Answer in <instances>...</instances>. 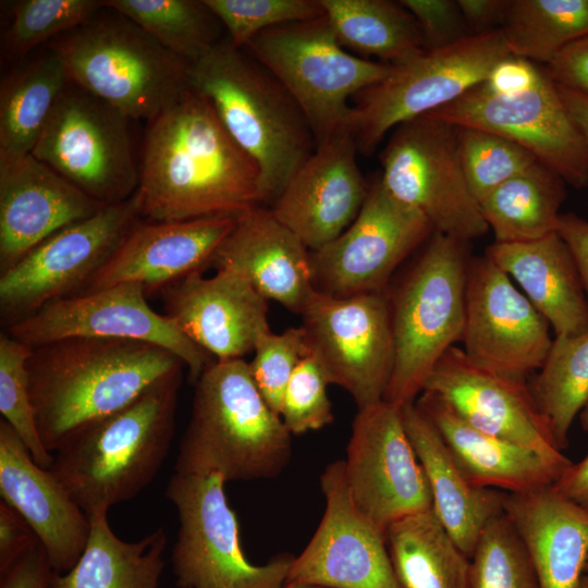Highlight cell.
<instances>
[{
	"label": "cell",
	"instance_id": "1",
	"mask_svg": "<svg viewBox=\"0 0 588 588\" xmlns=\"http://www.w3.org/2000/svg\"><path fill=\"white\" fill-rule=\"evenodd\" d=\"M136 195L148 221L238 217L260 206V172L208 100L188 88L148 122Z\"/></svg>",
	"mask_w": 588,
	"mask_h": 588
},
{
	"label": "cell",
	"instance_id": "2",
	"mask_svg": "<svg viewBox=\"0 0 588 588\" xmlns=\"http://www.w3.org/2000/svg\"><path fill=\"white\" fill-rule=\"evenodd\" d=\"M26 365L37 429L51 454L79 429L185 369L159 345L90 336L34 347Z\"/></svg>",
	"mask_w": 588,
	"mask_h": 588
},
{
	"label": "cell",
	"instance_id": "3",
	"mask_svg": "<svg viewBox=\"0 0 588 588\" xmlns=\"http://www.w3.org/2000/svg\"><path fill=\"white\" fill-rule=\"evenodd\" d=\"M188 85L256 162L260 206L270 208L316 148L305 113L268 69L229 38L189 63Z\"/></svg>",
	"mask_w": 588,
	"mask_h": 588
},
{
	"label": "cell",
	"instance_id": "4",
	"mask_svg": "<svg viewBox=\"0 0 588 588\" xmlns=\"http://www.w3.org/2000/svg\"><path fill=\"white\" fill-rule=\"evenodd\" d=\"M182 377L162 379L54 452L49 470L87 515L135 498L154 480L173 440Z\"/></svg>",
	"mask_w": 588,
	"mask_h": 588
},
{
	"label": "cell",
	"instance_id": "5",
	"mask_svg": "<svg viewBox=\"0 0 588 588\" xmlns=\"http://www.w3.org/2000/svg\"><path fill=\"white\" fill-rule=\"evenodd\" d=\"M192 412L175 473L224 481L278 477L292 457V434L259 393L244 358L215 360L194 383Z\"/></svg>",
	"mask_w": 588,
	"mask_h": 588
},
{
	"label": "cell",
	"instance_id": "6",
	"mask_svg": "<svg viewBox=\"0 0 588 588\" xmlns=\"http://www.w3.org/2000/svg\"><path fill=\"white\" fill-rule=\"evenodd\" d=\"M470 244L434 231L389 284L395 362L384 401L414 403L438 362L461 342Z\"/></svg>",
	"mask_w": 588,
	"mask_h": 588
},
{
	"label": "cell",
	"instance_id": "7",
	"mask_svg": "<svg viewBox=\"0 0 588 588\" xmlns=\"http://www.w3.org/2000/svg\"><path fill=\"white\" fill-rule=\"evenodd\" d=\"M112 12L98 13L48 44V50L60 59L72 84L128 119L148 123L189 88V63Z\"/></svg>",
	"mask_w": 588,
	"mask_h": 588
},
{
	"label": "cell",
	"instance_id": "8",
	"mask_svg": "<svg viewBox=\"0 0 588 588\" xmlns=\"http://www.w3.org/2000/svg\"><path fill=\"white\" fill-rule=\"evenodd\" d=\"M287 89L305 113L316 145L348 127L353 100L391 65L341 46L326 15L269 28L244 48Z\"/></svg>",
	"mask_w": 588,
	"mask_h": 588
},
{
	"label": "cell",
	"instance_id": "9",
	"mask_svg": "<svg viewBox=\"0 0 588 588\" xmlns=\"http://www.w3.org/2000/svg\"><path fill=\"white\" fill-rule=\"evenodd\" d=\"M509 56L504 34L497 29L391 65L382 81L353 99L348 128L358 152L373 154L395 126L454 101Z\"/></svg>",
	"mask_w": 588,
	"mask_h": 588
},
{
	"label": "cell",
	"instance_id": "10",
	"mask_svg": "<svg viewBox=\"0 0 588 588\" xmlns=\"http://www.w3.org/2000/svg\"><path fill=\"white\" fill-rule=\"evenodd\" d=\"M218 474L170 478L166 497L176 510L179 529L172 568L179 588H280L294 555L250 563L242 549L238 524Z\"/></svg>",
	"mask_w": 588,
	"mask_h": 588
},
{
	"label": "cell",
	"instance_id": "11",
	"mask_svg": "<svg viewBox=\"0 0 588 588\" xmlns=\"http://www.w3.org/2000/svg\"><path fill=\"white\" fill-rule=\"evenodd\" d=\"M379 160L384 186L436 232L471 242L489 231L463 173L457 126L430 114L405 121L392 130Z\"/></svg>",
	"mask_w": 588,
	"mask_h": 588
},
{
	"label": "cell",
	"instance_id": "12",
	"mask_svg": "<svg viewBox=\"0 0 588 588\" xmlns=\"http://www.w3.org/2000/svg\"><path fill=\"white\" fill-rule=\"evenodd\" d=\"M142 220L136 193L56 232L0 273L2 330L87 290Z\"/></svg>",
	"mask_w": 588,
	"mask_h": 588
},
{
	"label": "cell",
	"instance_id": "13",
	"mask_svg": "<svg viewBox=\"0 0 588 588\" xmlns=\"http://www.w3.org/2000/svg\"><path fill=\"white\" fill-rule=\"evenodd\" d=\"M130 120L70 82L32 155L99 203L125 201L139 183Z\"/></svg>",
	"mask_w": 588,
	"mask_h": 588
},
{
	"label": "cell",
	"instance_id": "14",
	"mask_svg": "<svg viewBox=\"0 0 588 588\" xmlns=\"http://www.w3.org/2000/svg\"><path fill=\"white\" fill-rule=\"evenodd\" d=\"M301 316L329 384L344 389L358 408L382 401L395 362L387 290L347 297L316 291Z\"/></svg>",
	"mask_w": 588,
	"mask_h": 588
},
{
	"label": "cell",
	"instance_id": "15",
	"mask_svg": "<svg viewBox=\"0 0 588 588\" xmlns=\"http://www.w3.org/2000/svg\"><path fill=\"white\" fill-rule=\"evenodd\" d=\"M433 232L429 220L392 195L378 175L351 225L310 252L314 287L334 297L384 291Z\"/></svg>",
	"mask_w": 588,
	"mask_h": 588
},
{
	"label": "cell",
	"instance_id": "16",
	"mask_svg": "<svg viewBox=\"0 0 588 588\" xmlns=\"http://www.w3.org/2000/svg\"><path fill=\"white\" fill-rule=\"evenodd\" d=\"M458 127L505 137L531 152L575 188L588 186V147L568 114L546 66L538 84L524 93L501 96L482 82L429 113Z\"/></svg>",
	"mask_w": 588,
	"mask_h": 588
},
{
	"label": "cell",
	"instance_id": "17",
	"mask_svg": "<svg viewBox=\"0 0 588 588\" xmlns=\"http://www.w3.org/2000/svg\"><path fill=\"white\" fill-rule=\"evenodd\" d=\"M34 348L73 336L109 338L151 343L176 355L194 384L215 359L186 338L147 302L144 287L124 282L52 302L3 329Z\"/></svg>",
	"mask_w": 588,
	"mask_h": 588
},
{
	"label": "cell",
	"instance_id": "18",
	"mask_svg": "<svg viewBox=\"0 0 588 588\" xmlns=\"http://www.w3.org/2000/svg\"><path fill=\"white\" fill-rule=\"evenodd\" d=\"M343 461L354 505L383 534L394 522L432 509L402 407L382 400L358 408Z\"/></svg>",
	"mask_w": 588,
	"mask_h": 588
},
{
	"label": "cell",
	"instance_id": "19",
	"mask_svg": "<svg viewBox=\"0 0 588 588\" xmlns=\"http://www.w3.org/2000/svg\"><path fill=\"white\" fill-rule=\"evenodd\" d=\"M551 327L513 280L486 255L473 256L461 347L475 366L527 379L551 348Z\"/></svg>",
	"mask_w": 588,
	"mask_h": 588
},
{
	"label": "cell",
	"instance_id": "20",
	"mask_svg": "<svg viewBox=\"0 0 588 588\" xmlns=\"http://www.w3.org/2000/svg\"><path fill=\"white\" fill-rule=\"evenodd\" d=\"M326 507L322 518L285 583L327 588H401L385 535L354 505L344 461L328 464L319 477Z\"/></svg>",
	"mask_w": 588,
	"mask_h": 588
},
{
	"label": "cell",
	"instance_id": "21",
	"mask_svg": "<svg viewBox=\"0 0 588 588\" xmlns=\"http://www.w3.org/2000/svg\"><path fill=\"white\" fill-rule=\"evenodd\" d=\"M357 154L348 127L318 143L270 207L310 252L342 234L365 203L369 184Z\"/></svg>",
	"mask_w": 588,
	"mask_h": 588
},
{
	"label": "cell",
	"instance_id": "22",
	"mask_svg": "<svg viewBox=\"0 0 588 588\" xmlns=\"http://www.w3.org/2000/svg\"><path fill=\"white\" fill-rule=\"evenodd\" d=\"M422 391L432 392L473 427L551 458L567 457L558 448L527 379L471 364L455 345L438 362Z\"/></svg>",
	"mask_w": 588,
	"mask_h": 588
},
{
	"label": "cell",
	"instance_id": "23",
	"mask_svg": "<svg viewBox=\"0 0 588 588\" xmlns=\"http://www.w3.org/2000/svg\"><path fill=\"white\" fill-rule=\"evenodd\" d=\"M163 315L215 360L240 359L254 352L271 330L269 305L241 274L218 269L193 273L160 293Z\"/></svg>",
	"mask_w": 588,
	"mask_h": 588
},
{
	"label": "cell",
	"instance_id": "24",
	"mask_svg": "<svg viewBox=\"0 0 588 588\" xmlns=\"http://www.w3.org/2000/svg\"><path fill=\"white\" fill-rule=\"evenodd\" d=\"M105 206L32 154L0 155V273L56 232Z\"/></svg>",
	"mask_w": 588,
	"mask_h": 588
},
{
	"label": "cell",
	"instance_id": "25",
	"mask_svg": "<svg viewBox=\"0 0 588 588\" xmlns=\"http://www.w3.org/2000/svg\"><path fill=\"white\" fill-rule=\"evenodd\" d=\"M236 217L182 221L139 220L85 292L114 284H140L147 297L211 267Z\"/></svg>",
	"mask_w": 588,
	"mask_h": 588
},
{
	"label": "cell",
	"instance_id": "26",
	"mask_svg": "<svg viewBox=\"0 0 588 588\" xmlns=\"http://www.w3.org/2000/svg\"><path fill=\"white\" fill-rule=\"evenodd\" d=\"M0 494L32 527L52 569L69 572L83 554L90 522L54 475L32 457L17 432L0 420Z\"/></svg>",
	"mask_w": 588,
	"mask_h": 588
},
{
	"label": "cell",
	"instance_id": "27",
	"mask_svg": "<svg viewBox=\"0 0 588 588\" xmlns=\"http://www.w3.org/2000/svg\"><path fill=\"white\" fill-rule=\"evenodd\" d=\"M211 267L244 277L266 299L301 315L316 293L310 250L269 207L236 217Z\"/></svg>",
	"mask_w": 588,
	"mask_h": 588
},
{
	"label": "cell",
	"instance_id": "28",
	"mask_svg": "<svg viewBox=\"0 0 588 588\" xmlns=\"http://www.w3.org/2000/svg\"><path fill=\"white\" fill-rule=\"evenodd\" d=\"M417 407L440 432L456 463L477 487L520 493L552 486L572 464L483 432L439 395L422 391Z\"/></svg>",
	"mask_w": 588,
	"mask_h": 588
},
{
	"label": "cell",
	"instance_id": "29",
	"mask_svg": "<svg viewBox=\"0 0 588 588\" xmlns=\"http://www.w3.org/2000/svg\"><path fill=\"white\" fill-rule=\"evenodd\" d=\"M503 512L540 588H578L588 563V513L552 486L504 494Z\"/></svg>",
	"mask_w": 588,
	"mask_h": 588
},
{
	"label": "cell",
	"instance_id": "30",
	"mask_svg": "<svg viewBox=\"0 0 588 588\" xmlns=\"http://www.w3.org/2000/svg\"><path fill=\"white\" fill-rule=\"evenodd\" d=\"M485 255L544 317L554 336L588 330V301L569 248L558 232L523 243H492Z\"/></svg>",
	"mask_w": 588,
	"mask_h": 588
},
{
	"label": "cell",
	"instance_id": "31",
	"mask_svg": "<svg viewBox=\"0 0 588 588\" xmlns=\"http://www.w3.org/2000/svg\"><path fill=\"white\" fill-rule=\"evenodd\" d=\"M404 427L425 471L432 510L469 558L486 526L503 513L505 492L470 482L443 438L414 403L402 406Z\"/></svg>",
	"mask_w": 588,
	"mask_h": 588
},
{
	"label": "cell",
	"instance_id": "32",
	"mask_svg": "<svg viewBox=\"0 0 588 588\" xmlns=\"http://www.w3.org/2000/svg\"><path fill=\"white\" fill-rule=\"evenodd\" d=\"M88 518L90 531L83 554L69 572H54L51 588H157L164 568L163 527L128 542L113 532L108 512Z\"/></svg>",
	"mask_w": 588,
	"mask_h": 588
},
{
	"label": "cell",
	"instance_id": "33",
	"mask_svg": "<svg viewBox=\"0 0 588 588\" xmlns=\"http://www.w3.org/2000/svg\"><path fill=\"white\" fill-rule=\"evenodd\" d=\"M384 535L401 588H469L470 558L432 509L394 522Z\"/></svg>",
	"mask_w": 588,
	"mask_h": 588
},
{
	"label": "cell",
	"instance_id": "34",
	"mask_svg": "<svg viewBox=\"0 0 588 588\" xmlns=\"http://www.w3.org/2000/svg\"><path fill=\"white\" fill-rule=\"evenodd\" d=\"M566 183L537 161L479 201L495 243H523L556 232Z\"/></svg>",
	"mask_w": 588,
	"mask_h": 588
},
{
	"label": "cell",
	"instance_id": "35",
	"mask_svg": "<svg viewBox=\"0 0 588 588\" xmlns=\"http://www.w3.org/2000/svg\"><path fill=\"white\" fill-rule=\"evenodd\" d=\"M332 30L345 49L403 63L425 51L418 25L400 3L390 0H320Z\"/></svg>",
	"mask_w": 588,
	"mask_h": 588
},
{
	"label": "cell",
	"instance_id": "36",
	"mask_svg": "<svg viewBox=\"0 0 588 588\" xmlns=\"http://www.w3.org/2000/svg\"><path fill=\"white\" fill-rule=\"evenodd\" d=\"M70 84L50 50L4 76L0 86V155L32 154L58 99Z\"/></svg>",
	"mask_w": 588,
	"mask_h": 588
},
{
	"label": "cell",
	"instance_id": "37",
	"mask_svg": "<svg viewBox=\"0 0 588 588\" xmlns=\"http://www.w3.org/2000/svg\"><path fill=\"white\" fill-rule=\"evenodd\" d=\"M500 29L512 56L548 65L588 35V0H510Z\"/></svg>",
	"mask_w": 588,
	"mask_h": 588
},
{
	"label": "cell",
	"instance_id": "38",
	"mask_svg": "<svg viewBox=\"0 0 588 588\" xmlns=\"http://www.w3.org/2000/svg\"><path fill=\"white\" fill-rule=\"evenodd\" d=\"M529 383L558 448L568 445V432L588 402V330L554 336L548 356Z\"/></svg>",
	"mask_w": 588,
	"mask_h": 588
},
{
	"label": "cell",
	"instance_id": "39",
	"mask_svg": "<svg viewBox=\"0 0 588 588\" xmlns=\"http://www.w3.org/2000/svg\"><path fill=\"white\" fill-rule=\"evenodd\" d=\"M103 4L188 63L220 40L219 21L204 0H107Z\"/></svg>",
	"mask_w": 588,
	"mask_h": 588
},
{
	"label": "cell",
	"instance_id": "40",
	"mask_svg": "<svg viewBox=\"0 0 588 588\" xmlns=\"http://www.w3.org/2000/svg\"><path fill=\"white\" fill-rule=\"evenodd\" d=\"M105 8L99 0H23L1 38L2 57L24 59L35 47L76 29Z\"/></svg>",
	"mask_w": 588,
	"mask_h": 588
},
{
	"label": "cell",
	"instance_id": "41",
	"mask_svg": "<svg viewBox=\"0 0 588 588\" xmlns=\"http://www.w3.org/2000/svg\"><path fill=\"white\" fill-rule=\"evenodd\" d=\"M469 588H540L528 553L504 512L486 526L470 556Z\"/></svg>",
	"mask_w": 588,
	"mask_h": 588
},
{
	"label": "cell",
	"instance_id": "42",
	"mask_svg": "<svg viewBox=\"0 0 588 588\" xmlns=\"http://www.w3.org/2000/svg\"><path fill=\"white\" fill-rule=\"evenodd\" d=\"M457 149L467 185L478 203L538 161L516 143L474 127L457 126Z\"/></svg>",
	"mask_w": 588,
	"mask_h": 588
},
{
	"label": "cell",
	"instance_id": "43",
	"mask_svg": "<svg viewBox=\"0 0 588 588\" xmlns=\"http://www.w3.org/2000/svg\"><path fill=\"white\" fill-rule=\"evenodd\" d=\"M32 347L4 331L0 333V413L21 437L34 461L49 469L53 454L39 436L29 392L27 359Z\"/></svg>",
	"mask_w": 588,
	"mask_h": 588
},
{
	"label": "cell",
	"instance_id": "44",
	"mask_svg": "<svg viewBox=\"0 0 588 588\" xmlns=\"http://www.w3.org/2000/svg\"><path fill=\"white\" fill-rule=\"evenodd\" d=\"M230 41L240 48L258 34L284 24L324 15L320 0H204Z\"/></svg>",
	"mask_w": 588,
	"mask_h": 588
},
{
	"label": "cell",
	"instance_id": "45",
	"mask_svg": "<svg viewBox=\"0 0 588 588\" xmlns=\"http://www.w3.org/2000/svg\"><path fill=\"white\" fill-rule=\"evenodd\" d=\"M248 363L252 378L269 407L280 416L287 383L301 362L310 354L302 326L281 333L271 330L257 340Z\"/></svg>",
	"mask_w": 588,
	"mask_h": 588
},
{
	"label": "cell",
	"instance_id": "46",
	"mask_svg": "<svg viewBox=\"0 0 588 588\" xmlns=\"http://www.w3.org/2000/svg\"><path fill=\"white\" fill-rule=\"evenodd\" d=\"M328 384L317 359L311 354L306 356L287 383L280 413L292 436L319 430L334 420Z\"/></svg>",
	"mask_w": 588,
	"mask_h": 588
},
{
	"label": "cell",
	"instance_id": "47",
	"mask_svg": "<svg viewBox=\"0 0 588 588\" xmlns=\"http://www.w3.org/2000/svg\"><path fill=\"white\" fill-rule=\"evenodd\" d=\"M415 19L426 50L452 46L470 36L457 1L401 0Z\"/></svg>",
	"mask_w": 588,
	"mask_h": 588
},
{
	"label": "cell",
	"instance_id": "48",
	"mask_svg": "<svg viewBox=\"0 0 588 588\" xmlns=\"http://www.w3.org/2000/svg\"><path fill=\"white\" fill-rule=\"evenodd\" d=\"M543 72V66L511 54L492 68L482 84L493 94L513 96L534 88Z\"/></svg>",
	"mask_w": 588,
	"mask_h": 588
},
{
	"label": "cell",
	"instance_id": "49",
	"mask_svg": "<svg viewBox=\"0 0 588 588\" xmlns=\"http://www.w3.org/2000/svg\"><path fill=\"white\" fill-rule=\"evenodd\" d=\"M39 542L27 522L5 502L0 503V575Z\"/></svg>",
	"mask_w": 588,
	"mask_h": 588
},
{
	"label": "cell",
	"instance_id": "50",
	"mask_svg": "<svg viewBox=\"0 0 588 588\" xmlns=\"http://www.w3.org/2000/svg\"><path fill=\"white\" fill-rule=\"evenodd\" d=\"M546 69L554 84L588 96V35L564 48Z\"/></svg>",
	"mask_w": 588,
	"mask_h": 588
},
{
	"label": "cell",
	"instance_id": "51",
	"mask_svg": "<svg viewBox=\"0 0 588 588\" xmlns=\"http://www.w3.org/2000/svg\"><path fill=\"white\" fill-rule=\"evenodd\" d=\"M54 571L40 542L1 576L0 588H51Z\"/></svg>",
	"mask_w": 588,
	"mask_h": 588
},
{
	"label": "cell",
	"instance_id": "52",
	"mask_svg": "<svg viewBox=\"0 0 588 588\" xmlns=\"http://www.w3.org/2000/svg\"><path fill=\"white\" fill-rule=\"evenodd\" d=\"M556 232L572 253L588 301V220L573 212L561 213Z\"/></svg>",
	"mask_w": 588,
	"mask_h": 588
},
{
	"label": "cell",
	"instance_id": "53",
	"mask_svg": "<svg viewBox=\"0 0 588 588\" xmlns=\"http://www.w3.org/2000/svg\"><path fill=\"white\" fill-rule=\"evenodd\" d=\"M510 0H457L473 35L501 28Z\"/></svg>",
	"mask_w": 588,
	"mask_h": 588
},
{
	"label": "cell",
	"instance_id": "54",
	"mask_svg": "<svg viewBox=\"0 0 588 588\" xmlns=\"http://www.w3.org/2000/svg\"><path fill=\"white\" fill-rule=\"evenodd\" d=\"M552 487L588 513V453L562 473Z\"/></svg>",
	"mask_w": 588,
	"mask_h": 588
},
{
	"label": "cell",
	"instance_id": "55",
	"mask_svg": "<svg viewBox=\"0 0 588 588\" xmlns=\"http://www.w3.org/2000/svg\"><path fill=\"white\" fill-rule=\"evenodd\" d=\"M556 88L568 114L588 147V96L559 85H556Z\"/></svg>",
	"mask_w": 588,
	"mask_h": 588
},
{
	"label": "cell",
	"instance_id": "56",
	"mask_svg": "<svg viewBox=\"0 0 588 588\" xmlns=\"http://www.w3.org/2000/svg\"><path fill=\"white\" fill-rule=\"evenodd\" d=\"M578 419H579V424H580L581 429L585 430L586 432H588V402L586 403V405L581 409V412H580V414L578 416Z\"/></svg>",
	"mask_w": 588,
	"mask_h": 588
},
{
	"label": "cell",
	"instance_id": "57",
	"mask_svg": "<svg viewBox=\"0 0 588 588\" xmlns=\"http://www.w3.org/2000/svg\"><path fill=\"white\" fill-rule=\"evenodd\" d=\"M280 588H327V587L313 585V584H305V583H285Z\"/></svg>",
	"mask_w": 588,
	"mask_h": 588
},
{
	"label": "cell",
	"instance_id": "58",
	"mask_svg": "<svg viewBox=\"0 0 588 588\" xmlns=\"http://www.w3.org/2000/svg\"><path fill=\"white\" fill-rule=\"evenodd\" d=\"M578 588H588V574H584Z\"/></svg>",
	"mask_w": 588,
	"mask_h": 588
},
{
	"label": "cell",
	"instance_id": "59",
	"mask_svg": "<svg viewBox=\"0 0 588 588\" xmlns=\"http://www.w3.org/2000/svg\"><path fill=\"white\" fill-rule=\"evenodd\" d=\"M585 573L588 574V563L586 565Z\"/></svg>",
	"mask_w": 588,
	"mask_h": 588
}]
</instances>
